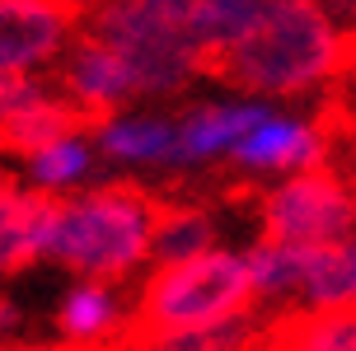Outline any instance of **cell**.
I'll list each match as a JSON object with an SVG mask.
<instances>
[{
    "label": "cell",
    "mask_w": 356,
    "mask_h": 351,
    "mask_svg": "<svg viewBox=\"0 0 356 351\" xmlns=\"http://www.w3.org/2000/svg\"><path fill=\"white\" fill-rule=\"evenodd\" d=\"M80 5H99V0H80Z\"/></svg>",
    "instance_id": "27"
},
{
    "label": "cell",
    "mask_w": 356,
    "mask_h": 351,
    "mask_svg": "<svg viewBox=\"0 0 356 351\" xmlns=\"http://www.w3.org/2000/svg\"><path fill=\"white\" fill-rule=\"evenodd\" d=\"M85 19L80 0H0V75H56Z\"/></svg>",
    "instance_id": "6"
},
{
    "label": "cell",
    "mask_w": 356,
    "mask_h": 351,
    "mask_svg": "<svg viewBox=\"0 0 356 351\" xmlns=\"http://www.w3.org/2000/svg\"><path fill=\"white\" fill-rule=\"evenodd\" d=\"M52 333L66 347L85 351H118L136 333V295H127L118 281L71 277L66 291L56 295Z\"/></svg>",
    "instance_id": "10"
},
{
    "label": "cell",
    "mask_w": 356,
    "mask_h": 351,
    "mask_svg": "<svg viewBox=\"0 0 356 351\" xmlns=\"http://www.w3.org/2000/svg\"><path fill=\"white\" fill-rule=\"evenodd\" d=\"M352 174H356V140H352Z\"/></svg>",
    "instance_id": "26"
},
{
    "label": "cell",
    "mask_w": 356,
    "mask_h": 351,
    "mask_svg": "<svg viewBox=\"0 0 356 351\" xmlns=\"http://www.w3.org/2000/svg\"><path fill=\"white\" fill-rule=\"evenodd\" d=\"M5 183H10V174H5V164H0V188H5Z\"/></svg>",
    "instance_id": "25"
},
{
    "label": "cell",
    "mask_w": 356,
    "mask_h": 351,
    "mask_svg": "<svg viewBox=\"0 0 356 351\" xmlns=\"http://www.w3.org/2000/svg\"><path fill=\"white\" fill-rule=\"evenodd\" d=\"M272 108H277L272 99H253V94H225V99H197V104H183L178 108L174 174H197V169L230 164L234 145L249 136Z\"/></svg>",
    "instance_id": "8"
},
{
    "label": "cell",
    "mask_w": 356,
    "mask_h": 351,
    "mask_svg": "<svg viewBox=\"0 0 356 351\" xmlns=\"http://www.w3.org/2000/svg\"><path fill=\"white\" fill-rule=\"evenodd\" d=\"M24 328H29V309H24L10 291H0V351L5 347H24V342H19Z\"/></svg>",
    "instance_id": "20"
},
{
    "label": "cell",
    "mask_w": 356,
    "mask_h": 351,
    "mask_svg": "<svg viewBox=\"0 0 356 351\" xmlns=\"http://www.w3.org/2000/svg\"><path fill=\"white\" fill-rule=\"evenodd\" d=\"M99 140L104 164L122 174H174L178 155V108L136 104L122 113H108L89 126Z\"/></svg>",
    "instance_id": "11"
},
{
    "label": "cell",
    "mask_w": 356,
    "mask_h": 351,
    "mask_svg": "<svg viewBox=\"0 0 356 351\" xmlns=\"http://www.w3.org/2000/svg\"><path fill=\"white\" fill-rule=\"evenodd\" d=\"M5 351H85V347H66V342H24V347H5Z\"/></svg>",
    "instance_id": "23"
},
{
    "label": "cell",
    "mask_w": 356,
    "mask_h": 351,
    "mask_svg": "<svg viewBox=\"0 0 356 351\" xmlns=\"http://www.w3.org/2000/svg\"><path fill=\"white\" fill-rule=\"evenodd\" d=\"M356 56V38L328 15L323 0H267L244 42L211 61V80L234 94L291 104L333 94Z\"/></svg>",
    "instance_id": "1"
},
{
    "label": "cell",
    "mask_w": 356,
    "mask_h": 351,
    "mask_svg": "<svg viewBox=\"0 0 356 351\" xmlns=\"http://www.w3.org/2000/svg\"><path fill=\"white\" fill-rule=\"evenodd\" d=\"M244 258H249V281H253L258 309L272 314V318L296 314L300 309V295H305V277H309L314 248H296V244H282V239L258 234L244 248Z\"/></svg>",
    "instance_id": "14"
},
{
    "label": "cell",
    "mask_w": 356,
    "mask_h": 351,
    "mask_svg": "<svg viewBox=\"0 0 356 351\" xmlns=\"http://www.w3.org/2000/svg\"><path fill=\"white\" fill-rule=\"evenodd\" d=\"M160 197L136 178H99L56 202L47 267L94 281H141L155 267Z\"/></svg>",
    "instance_id": "2"
},
{
    "label": "cell",
    "mask_w": 356,
    "mask_h": 351,
    "mask_svg": "<svg viewBox=\"0 0 356 351\" xmlns=\"http://www.w3.org/2000/svg\"><path fill=\"white\" fill-rule=\"evenodd\" d=\"M333 145H338V126L328 122V108L323 113H291V108L277 104L234 145L230 169L244 178H258V183H272V178L328 164Z\"/></svg>",
    "instance_id": "7"
},
{
    "label": "cell",
    "mask_w": 356,
    "mask_h": 351,
    "mask_svg": "<svg viewBox=\"0 0 356 351\" xmlns=\"http://www.w3.org/2000/svg\"><path fill=\"white\" fill-rule=\"evenodd\" d=\"M258 234L296 248H328L356 229V174L319 164L305 174L272 178L258 193Z\"/></svg>",
    "instance_id": "5"
},
{
    "label": "cell",
    "mask_w": 356,
    "mask_h": 351,
    "mask_svg": "<svg viewBox=\"0 0 356 351\" xmlns=\"http://www.w3.org/2000/svg\"><path fill=\"white\" fill-rule=\"evenodd\" d=\"M300 309H356V229L328 248H314Z\"/></svg>",
    "instance_id": "16"
},
{
    "label": "cell",
    "mask_w": 356,
    "mask_h": 351,
    "mask_svg": "<svg viewBox=\"0 0 356 351\" xmlns=\"http://www.w3.org/2000/svg\"><path fill=\"white\" fill-rule=\"evenodd\" d=\"M99 169H104V155H99V140L89 126H75V131L47 140V145H38L19 159V178L38 193L56 197V202L99 183Z\"/></svg>",
    "instance_id": "13"
},
{
    "label": "cell",
    "mask_w": 356,
    "mask_h": 351,
    "mask_svg": "<svg viewBox=\"0 0 356 351\" xmlns=\"http://www.w3.org/2000/svg\"><path fill=\"white\" fill-rule=\"evenodd\" d=\"M118 351H188V347H178V342H150V337H131V342H122Z\"/></svg>",
    "instance_id": "22"
},
{
    "label": "cell",
    "mask_w": 356,
    "mask_h": 351,
    "mask_svg": "<svg viewBox=\"0 0 356 351\" xmlns=\"http://www.w3.org/2000/svg\"><path fill=\"white\" fill-rule=\"evenodd\" d=\"M220 248V225L202 202H164L155 225V263H183Z\"/></svg>",
    "instance_id": "17"
},
{
    "label": "cell",
    "mask_w": 356,
    "mask_h": 351,
    "mask_svg": "<svg viewBox=\"0 0 356 351\" xmlns=\"http://www.w3.org/2000/svg\"><path fill=\"white\" fill-rule=\"evenodd\" d=\"M52 220H56V197L29 188L24 178H10L0 188V281L47 263Z\"/></svg>",
    "instance_id": "12"
},
{
    "label": "cell",
    "mask_w": 356,
    "mask_h": 351,
    "mask_svg": "<svg viewBox=\"0 0 356 351\" xmlns=\"http://www.w3.org/2000/svg\"><path fill=\"white\" fill-rule=\"evenodd\" d=\"M249 351H291V347H286L282 337H277V328H272V333H267V337H263V342H253V347H249Z\"/></svg>",
    "instance_id": "24"
},
{
    "label": "cell",
    "mask_w": 356,
    "mask_h": 351,
    "mask_svg": "<svg viewBox=\"0 0 356 351\" xmlns=\"http://www.w3.org/2000/svg\"><path fill=\"white\" fill-rule=\"evenodd\" d=\"M323 5H328V15H333L342 28L356 38V0H323Z\"/></svg>",
    "instance_id": "21"
},
{
    "label": "cell",
    "mask_w": 356,
    "mask_h": 351,
    "mask_svg": "<svg viewBox=\"0 0 356 351\" xmlns=\"http://www.w3.org/2000/svg\"><path fill=\"white\" fill-rule=\"evenodd\" d=\"M56 89L71 99L80 113L89 117V126L108 117V113H122V108L141 104V85H136V70L108 38L99 33H80L75 47L66 52V61L56 66Z\"/></svg>",
    "instance_id": "9"
},
{
    "label": "cell",
    "mask_w": 356,
    "mask_h": 351,
    "mask_svg": "<svg viewBox=\"0 0 356 351\" xmlns=\"http://www.w3.org/2000/svg\"><path fill=\"white\" fill-rule=\"evenodd\" d=\"M272 328L291 351H356V309H296Z\"/></svg>",
    "instance_id": "18"
},
{
    "label": "cell",
    "mask_w": 356,
    "mask_h": 351,
    "mask_svg": "<svg viewBox=\"0 0 356 351\" xmlns=\"http://www.w3.org/2000/svg\"><path fill=\"white\" fill-rule=\"evenodd\" d=\"M85 28L108 38L131 61L141 104H169V99H183L197 80H211L207 52L160 0H99L89 5Z\"/></svg>",
    "instance_id": "4"
},
{
    "label": "cell",
    "mask_w": 356,
    "mask_h": 351,
    "mask_svg": "<svg viewBox=\"0 0 356 351\" xmlns=\"http://www.w3.org/2000/svg\"><path fill=\"white\" fill-rule=\"evenodd\" d=\"M136 333L150 342H178L211 323L258 309L244 248L220 244L183 263H155L136 281Z\"/></svg>",
    "instance_id": "3"
},
{
    "label": "cell",
    "mask_w": 356,
    "mask_h": 351,
    "mask_svg": "<svg viewBox=\"0 0 356 351\" xmlns=\"http://www.w3.org/2000/svg\"><path fill=\"white\" fill-rule=\"evenodd\" d=\"M160 5L169 15H178V24L193 33L207 61L230 52L234 42H244L267 10V0H160Z\"/></svg>",
    "instance_id": "15"
},
{
    "label": "cell",
    "mask_w": 356,
    "mask_h": 351,
    "mask_svg": "<svg viewBox=\"0 0 356 351\" xmlns=\"http://www.w3.org/2000/svg\"><path fill=\"white\" fill-rule=\"evenodd\" d=\"M328 113L342 122V131H356V56L347 66V75L338 80V89L328 94Z\"/></svg>",
    "instance_id": "19"
}]
</instances>
